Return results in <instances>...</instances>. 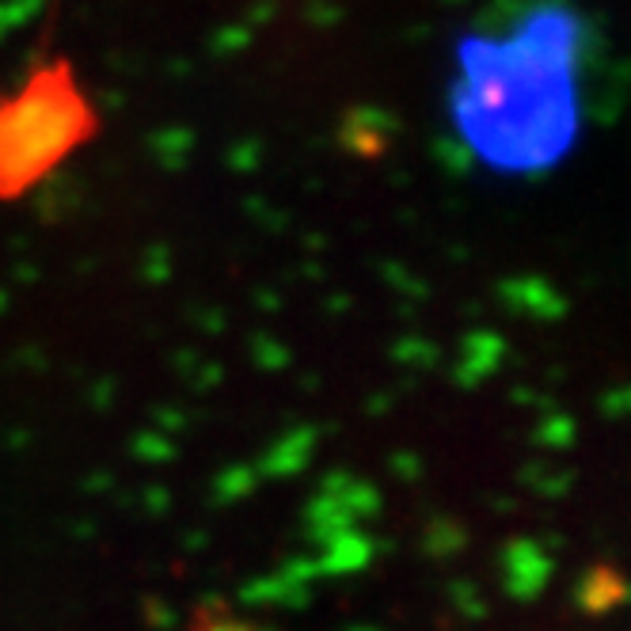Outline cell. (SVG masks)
<instances>
[{"instance_id": "1", "label": "cell", "mask_w": 631, "mask_h": 631, "mask_svg": "<svg viewBox=\"0 0 631 631\" xmlns=\"http://www.w3.org/2000/svg\"><path fill=\"white\" fill-rule=\"evenodd\" d=\"M99 134V107L69 58H42L0 91V202L35 195Z\"/></svg>"}]
</instances>
